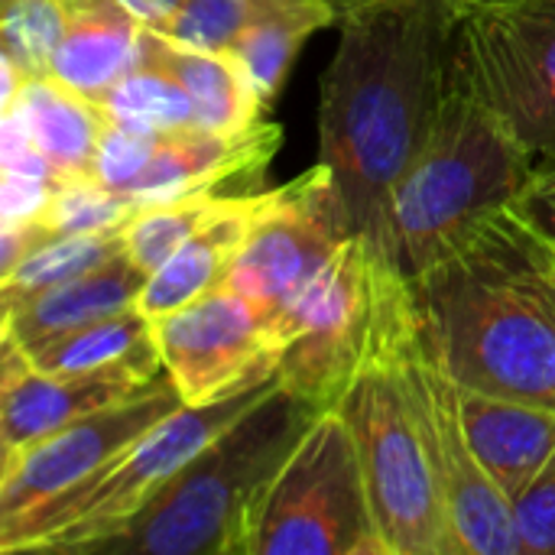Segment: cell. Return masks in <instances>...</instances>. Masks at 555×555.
I'll return each mask as SVG.
<instances>
[{"label":"cell","instance_id":"obj_1","mask_svg":"<svg viewBox=\"0 0 555 555\" xmlns=\"http://www.w3.org/2000/svg\"><path fill=\"white\" fill-rule=\"evenodd\" d=\"M452 13V0L351 3L322 75L319 163L332 169L354 234L390 263V192L449 85Z\"/></svg>","mask_w":555,"mask_h":555},{"label":"cell","instance_id":"obj_2","mask_svg":"<svg viewBox=\"0 0 555 555\" xmlns=\"http://www.w3.org/2000/svg\"><path fill=\"white\" fill-rule=\"evenodd\" d=\"M406 280L420 332L459 387L555 410V306L507 208Z\"/></svg>","mask_w":555,"mask_h":555},{"label":"cell","instance_id":"obj_3","mask_svg":"<svg viewBox=\"0 0 555 555\" xmlns=\"http://www.w3.org/2000/svg\"><path fill=\"white\" fill-rule=\"evenodd\" d=\"M537 156L449 65L416 156L390 192V257L403 276L442 257L498 215L533 172Z\"/></svg>","mask_w":555,"mask_h":555},{"label":"cell","instance_id":"obj_4","mask_svg":"<svg viewBox=\"0 0 555 555\" xmlns=\"http://www.w3.org/2000/svg\"><path fill=\"white\" fill-rule=\"evenodd\" d=\"M315 416L276 380L101 555H244L270 481Z\"/></svg>","mask_w":555,"mask_h":555},{"label":"cell","instance_id":"obj_5","mask_svg":"<svg viewBox=\"0 0 555 555\" xmlns=\"http://www.w3.org/2000/svg\"><path fill=\"white\" fill-rule=\"evenodd\" d=\"M406 302L410 280L400 273L390 286L374 348L335 410L351 429L387 555H452L436 478L393 351V332Z\"/></svg>","mask_w":555,"mask_h":555},{"label":"cell","instance_id":"obj_6","mask_svg":"<svg viewBox=\"0 0 555 555\" xmlns=\"http://www.w3.org/2000/svg\"><path fill=\"white\" fill-rule=\"evenodd\" d=\"M276 387V377L205 406H179L143 433L104 472L55 498L23 524L0 530V553L101 555L127 527L182 475V468L234 426L257 400Z\"/></svg>","mask_w":555,"mask_h":555},{"label":"cell","instance_id":"obj_7","mask_svg":"<svg viewBox=\"0 0 555 555\" xmlns=\"http://www.w3.org/2000/svg\"><path fill=\"white\" fill-rule=\"evenodd\" d=\"M244 555H387L361 459L338 410H322L270 481Z\"/></svg>","mask_w":555,"mask_h":555},{"label":"cell","instance_id":"obj_8","mask_svg":"<svg viewBox=\"0 0 555 555\" xmlns=\"http://www.w3.org/2000/svg\"><path fill=\"white\" fill-rule=\"evenodd\" d=\"M400 267L351 234L332 263L276 319L283 358L276 380L302 403L335 410L374 348Z\"/></svg>","mask_w":555,"mask_h":555},{"label":"cell","instance_id":"obj_9","mask_svg":"<svg viewBox=\"0 0 555 555\" xmlns=\"http://www.w3.org/2000/svg\"><path fill=\"white\" fill-rule=\"evenodd\" d=\"M393 351L436 478L452 555H524L511 501L475 455L459 403V384L423 338L413 296L397 322Z\"/></svg>","mask_w":555,"mask_h":555},{"label":"cell","instance_id":"obj_10","mask_svg":"<svg viewBox=\"0 0 555 555\" xmlns=\"http://www.w3.org/2000/svg\"><path fill=\"white\" fill-rule=\"evenodd\" d=\"M452 75H459L520 143L555 153V0H455Z\"/></svg>","mask_w":555,"mask_h":555},{"label":"cell","instance_id":"obj_11","mask_svg":"<svg viewBox=\"0 0 555 555\" xmlns=\"http://www.w3.org/2000/svg\"><path fill=\"white\" fill-rule=\"evenodd\" d=\"M354 234L341 192L325 163L270 189L237 257L231 286L273 322L332 263Z\"/></svg>","mask_w":555,"mask_h":555},{"label":"cell","instance_id":"obj_12","mask_svg":"<svg viewBox=\"0 0 555 555\" xmlns=\"http://www.w3.org/2000/svg\"><path fill=\"white\" fill-rule=\"evenodd\" d=\"M156 348L185 406L218 403L276 377V322L231 283L156 319Z\"/></svg>","mask_w":555,"mask_h":555},{"label":"cell","instance_id":"obj_13","mask_svg":"<svg viewBox=\"0 0 555 555\" xmlns=\"http://www.w3.org/2000/svg\"><path fill=\"white\" fill-rule=\"evenodd\" d=\"M179 406H185V400L172 384V377L166 374L140 397H130L85 420H75L16 455H3L0 530L23 524L55 498L68 494L72 488L104 472L143 433H150Z\"/></svg>","mask_w":555,"mask_h":555},{"label":"cell","instance_id":"obj_14","mask_svg":"<svg viewBox=\"0 0 555 555\" xmlns=\"http://www.w3.org/2000/svg\"><path fill=\"white\" fill-rule=\"evenodd\" d=\"M283 143V127L260 120L244 133H221L202 124L156 137L153 156L130 189L140 208L198 192H224L231 182H254Z\"/></svg>","mask_w":555,"mask_h":555},{"label":"cell","instance_id":"obj_15","mask_svg":"<svg viewBox=\"0 0 555 555\" xmlns=\"http://www.w3.org/2000/svg\"><path fill=\"white\" fill-rule=\"evenodd\" d=\"M3 390H0V452L16 455L55 429L85 420L98 410L140 397L159 380L137 374H49L26 351L3 341Z\"/></svg>","mask_w":555,"mask_h":555},{"label":"cell","instance_id":"obj_16","mask_svg":"<svg viewBox=\"0 0 555 555\" xmlns=\"http://www.w3.org/2000/svg\"><path fill=\"white\" fill-rule=\"evenodd\" d=\"M267 192H234L228 205L205 221L159 270L146 276V286L137 299V309L156 322L221 286H228L237 257L254 231L260 208L267 205Z\"/></svg>","mask_w":555,"mask_h":555},{"label":"cell","instance_id":"obj_17","mask_svg":"<svg viewBox=\"0 0 555 555\" xmlns=\"http://www.w3.org/2000/svg\"><path fill=\"white\" fill-rule=\"evenodd\" d=\"M143 286L146 273L124 250L68 283H59L16 306H3V341H13L20 351L33 354L75 328L133 309Z\"/></svg>","mask_w":555,"mask_h":555},{"label":"cell","instance_id":"obj_18","mask_svg":"<svg viewBox=\"0 0 555 555\" xmlns=\"http://www.w3.org/2000/svg\"><path fill=\"white\" fill-rule=\"evenodd\" d=\"M65 36L52 59V78L104 104L117 81L143 59L146 26L120 0H62Z\"/></svg>","mask_w":555,"mask_h":555},{"label":"cell","instance_id":"obj_19","mask_svg":"<svg viewBox=\"0 0 555 555\" xmlns=\"http://www.w3.org/2000/svg\"><path fill=\"white\" fill-rule=\"evenodd\" d=\"M468 439L491 481L514 501L555 455V410L459 387Z\"/></svg>","mask_w":555,"mask_h":555},{"label":"cell","instance_id":"obj_20","mask_svg":"<svg viewBox=\"0 0 555 555\" xmlns=\"http://www.w3.org/2000/svg\"><path fill=\"white\" fill-rule=\"evenodd\" d=\"M16 111L33 146L49 159L59 179L91 176L101 137L111 124L104 104L78 94L65 81L42 75L23 78L3 111Z\"/></svg>","mask_w":555,"mask_h":555},{"label":"cell","instance_id":"obj_21","mask_svg":"<svg viewBox=\"0 0 555 555\" xmlns=\"http://www.w3.org/2000/svg\"><path fill=\"white\" fill-rule=\"evenodd\" d=\"M143 59L163 65L189 91L195 104V120L208 130L244 133L257 127L267 114V101L231 52H198L169 42L166 36L146 29Z\"/></svg>","mask_w":555,"mask_h":555},{"label":"cell","instance_id":"obj_22","mask_svg":"<svg viewBox=\"0 0 555 555\" xmlns=\"http://www.w3.org/2000/svg\"><path fill=\"white\" fill-rule=\"evenodd\" d=\"M338 20L335 0H247V20L231 55L244 65L260 98L273 104L306 39Z\"/></svg>","mask_w":555,"mask_h":555},{"label":"cell","instance_id":"obj_23","mask_svg":"<svg viewBox=\"0 0 555 555\" xmlns=\"http://www.w3.org/2000/svg\"><path fill=\"white\" fill-rule=\"evenodd\" d=\"M26 358L49 374H137L146 380L166 374L153 322L137 306L75 328Z\"/></svg>","mask_w":555,"mask_h":555},{"label":"cell","instance_id":"obj_24","mask_svg":"<svg viewBox=\"0 0 555 555\" xmlns=\"http://www.w3.org/2000/svg\"><path fill=\"white\" fill-rule=\"evenodd\" d=\"M124 250H127V228L46 237L26 257H20L10 270L0 273V299H3V306H16L23 299H33L39 293L59 286V283L81 276L85 270H91Z\"/></svg>","mask_w":555,"mask_h":555},{"label":"cell","instance_id":"obj_25","mask_svg":"<svg viewBox=\"0 0 555 555\" xmlns=\"http://www.w3.org/2000/svg\"><path fill=\"white\" fill-rule=\"evenodd\" d=\"M104 111L114 124L153 137L198 124L195 104L179 78L146 59H140V65L117 81V88L104 101Z\"/></svg>","mask_w":555,"mask_h":555},{"label":"cell","instance_id":"obj_26","mask_svg":"<svg viewBox=\"0 0 555 555\" xmlns=\"http://www.w3.org/2000/svg\"><path fill=\"white\" fill-rule=\"evenodd\" d=\"M234 192H198L176 202L140 208L127 224V254L150 276L159 270L205 221H211Z\"/></svg>","mask_w":555,"mask_h":555},{"label":"cell","instance_id":"obj_27","mask_svg":"<svg viewBox=\"0 0 555 555\" xmlns=\"http://www.w3.org/2000/svg\"><path fill=\"white\" fill-rule=\"evenodd\" d=\"M140 205L130 195H120L101 185L94 176L59 179L36 218H29L46 237L62 234H94V231H124L137 218Z\"/></svg>","mask_w":555,"mask_h":555},{"label":"cell","instance_id":"obj_28","mask_svg":"<svg viewBox=\"0 0 555 555\" xmlns=\"http://www.w3.org/2000/svg\"><path fill=\"white\" fill-rule=\"evenodd\" d=\"M65 36L62 0H0L3 62L23 78L52 75V59Z\"/></svg>","mask_w":555,"mask_h":555},{"label":"cell","instance_id":"obj_29","mask_svg":"<svg viewBox=\"0 0 555 555\" xmlns=\"http://www.w3.org/2000/svg\"><path fill=\"white\" fill-rule=\"evenodd\" d=\"M244 20L247 0H185L159 36L198 52H231Z\"/></svg>","mask_w":555,"mask_h":555},{"label":"cell","instance_id":"obj_30","mask_svg":"<svg viewBox=\"0 0 555 555\" xmlns=\"http://www.w3.org/2000/svg\"><path fill=\"white\" fill-rule=\"evenodd\" d=\"M514 530L524 555H555V455L511 501Z\"/></svg>","mask_w":555,"mask_h":555},{"label":"cell","instance_id":"obj_31","mask_svg":"<svg viewBox=\"0 0 555 555\" xmlns=\"http://www.w3.org/2000/svg\"><path fill=\"white\" fill-rule=\"evenodd\" d=\"M153 146H156L153 133H137V130L120 127V124L111 120L104 137H101L91 176L101 185H107V189H114L120 195H130L133 182L140 179V172L146 169V163L153 156Z\"/></svg>","mask_w":555,"mask_h":555},{"label":"cell","instance_id":"obj_32","mask_svg":"<svg viewBox=\"0 0 555 555\" xmlns=\"http://www.w3.org/2000/svg\"><path fill=\"white\" fill-rule=\"evenodd\" d=\"M507 211L537 237L555 244V153L537 159L533 172L511 198Z\"/></svg>","mask_w":555,"mask_h":555},{"label":"cell","instance_id":"obj_33","mask_svg":"<svg viewBox=\"0 0 555 555\" xmlns=\"http://www.w3.org/2000/svg\"><path fill=\"white\" fill-rule=\"evenodd\" d=\"M146 29H153V33H159L172 16H176V10L185 3V0H120Z\"/></svg>","mask_w":555,"mask_h":555},{"label":"cell","instance_id":"obj_34","mask_svg":"<svg viewBox=\"0 0 555 555\" xmlns=\"http://www.w3.org/2000/svg\"><path fill=\"white\" fill-rule=\"evenodd\" d=\"M527 231V228H524ZM527 241H530V250H533V260H537V270H540V280H543V289L550 296V302L555 306V244L537 237L533 231H527Z\"/></svg>","mask_w":555,"mask_h":555},{"label":"cell","instance_id":"obj_35","mask_svg":"<svg viewBox=\"0 0 555 555\" xmlns=\"http://www.w3.org/2000/svg\"><path fill=\"white\" fill-rule=\"evenodd\" d=\"M338 3V10H345V7H351V3H358V0H335Z\"/></svg>","mask_w":555,"mask_h":555},{"label":"cell","instance_id":"obj_36","mask_svg":"<svg viewBox=\"0 0 555 555\" xmlns=\"http://www.w3.org/2000/svg\"><path fill=\"white\" fill-rule=\"evenodd\" d=\"M358 3H361V0H358ZM452 3H455V0H452Z\"/></svg>","mask_w":555,"mask_h":555}]
</instances>
